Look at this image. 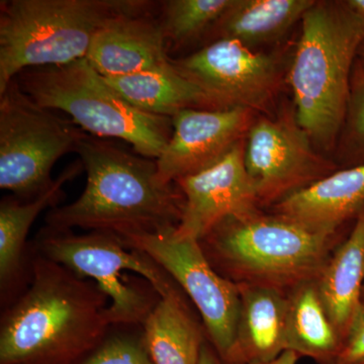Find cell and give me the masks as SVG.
I'll list each match as a JSON object with an SVG mask.
<instances>
[{"instance_id":"obj_4","label":"cell","mask_w":364,"mask_h":364,"mask_svg":"<svg viewBox=\"0 0 364 364\" xmlns=\"http://www.w3.org/2000/svg\"><path fill=\"white\" fill-rule=\"evenodd\" d=\"M154 6L143 0H2L0 92L26 69L86 58L107 21Z\"/></svg>"},{"instance_id":"obj_3","label":"cell","mask_w":364,"mask_h":364,"mask_svg":"<svg viewBox=\"0 0 364 364\" xmlns=\"http://www.w3.org/2000/svg\"><path fill=\"white\" fill-rule=\"evenodd\" d=\"M363 40V26L344 1H317L301 18L287 81L298 123L317 147H332L344 126Z\"/></svg>"},{"instance_id":"obj_15","label":"cell","mask_w":364,"mask_h":364,"mask_svg":"<svg viewBox=\"0 0 364 364\" xmlns=\"http://www.w3.org/2000/svg\"><path fill=\"white\" fill-rule=\"evenodd\" d=\"M364 205V164L314 182L275 203L277 215L304 227L334 234Z\"/></svg>"},{"instance_id":"obj_18","label":"cell","mask_w":364,"mask_h":364,"mask_svg":"<svg viewBox=\"0 0 364 364\" xmlns=\"http://www.w3.org/2000/svg\"><path fill=\"white\" fill-rule=\"evenodd\" d=\"M363 282L364 213L316 279L326 312L343 340L361 305Z\"/></svg>"},{"instance_id":"obj_17","label":"cell","mask_w":364,"mask_h":364,"mask_svg":"<svg viewBox=\"0 0 364 364\" xmlns=\"http://www.w3.org/2000/svg\"><path fill=\"white\" fill-rule=\"evenodd\" d=\"M105 79L127 102L154 116L171 119L183 109H215L208 95L176 68L172 59L150 70Z\"/></svg>"},{"instance_id":"obj_6","label":"cell","mask_w":364,"mask_h":364,"mask_svg":"<svg viewBox=\"0 0 364 364\" xmlns=\"http://www.w3.org/2000/svg\"><path fill=\"white\" fill-rule=\"evenodd\" d=\"M41 256L81 277L95 280L107 298L109 325L144 324L159 298L181 296L168 273L143 251L102 232L75 235L46 228L38 241Z\"/></svg>"},{"instance_id":"obj_21","label":"cell","mask_w":364,"mask_h":364,"mask_svg":"<svg viewBox=\"0 0 364 364\" xmlns=\"http://www.w3.org/2000/svg\"><path fill=\"white\" fill-rule=\"evenodd\" d=\"M144 326V343L154 364H198L202 332L182 296L160 298Z\"/></svg>"},{"instance_id":"obj_23","label":"cell","mask_w":364,"mask_h":364,"mask_svg":"<svg viewBox=\"0 0 364 364\" xmlns=\"http://www.w3.org/2000/svg\"><path fill=\"white\" fill-rule=\"evenodd\" d=\"M234 0H169L161 2L158 21L168 45L182 47L210 33Z\"/></svg>"},{"instance_id":"obj_31","label":"cell","mask_w":364,"mask_h":364,"mask_svg":"<svg viewBox=\"0 0 364 364\" xmlns=\"http://www.w3.org/2000/svg\"><path fill=\"white\" fill-rule=\"evenodd\" d=\"M358 364H364V360L361 361V363H359Z\"/></svg>"},{"instance_id":"obj_19","label":"cell","mask_w":364,"mask_h":364,"mask_svg":"<svg viewBox=\"0 0 364 364\" xmlns=\"http://www.w3.org/2000/svg\"><path fill=\"white\" fill-rule=\"evenodd\" d=\"M316 0H234L210 33L215 40L231 39L253 50L274 42L315 6Z\"/></svg>"},{"instance_id":"obj_16","label":"cell","mask_w":364,"mask_h":364,"mask_svg":"<svg viewBox=\"0 0 364 364\" xmlns=\"http://www.w3.org/2000/svg\"><path fill=\"white\" fill-rule=\"evenodd\" d=\"M241 310L236 343L228 363L269 361L287 350L289 298L277 287L239 284Z\"/></svg>"},{"instance_id":"obj_28","label":"cell","mask_w":364,"mask_h":364,"mask_svg":"<svg viewBox=\"0 0 364 364\" xmlns=\"http://www.w3.org/2000/svg\"><path fill=\"white\" fill-rule=\"evenodd\" d=\"M344 2L364 28V0H347Z\"/></svg>"},{"instance_id":"obj_1","label":"cell","mask_w":364,"mask_h":364,"mask_svg":"<svg viewBox=\"0 0 364 364\" xmlns=\"http://www.w3.org/2000/svg\"><path fill=\"white\" fill-rule=\"evenodd\" d=\"M76 153L87 177L85 191L75 202L53 208L46 219L47 228H80L126 240L178 226L184 196L177 184L176 188L160 181L156 160L87 134Z\"/></svg>"},{"instance_id":"obj_22","label":"cell","mask_w":364,"mask_h":364,"mask_svg":"<svg viewBox=\"0 0 364 364\" xmlns=\"http://www.w3.org/2000/svg\"><path fill=\"white\" fill-rule=\"evenodd\" d=\"M80 160L63 170L52 186L33 200L20 202L2 200L0 205V282L1 289L11 284L20 270L23 247L30 228L38 215L46 208L59 203L64 193V186L81 173Z\"/></svg>"},{"instance_id":"obj_20","label":"cell","mask_w":364,"mask_h":364,"mask_svg":"<svg viewBox=\"0 0 364 364\" xmlns=\"http://www.w3.org/2000/svg\"><path fill=\"white\" fill-rule=\"evenodd\" d=\"M343 341L326 312L316 279L296 286L289 296L287 350L322 364H334Z\"/></svg>"},{"instance_id":"obj_10","label":"cell","mask_w":364,"mask_h":364,"mask_svg":"<svg viewBox=\"0 0 364 364\" xmlns=\"http://www.w3.org/2000/svg\"><path fill=\"white\" fill-rule=\"evenodd\" d=\"M172 63L208 95L215 109L242 107L268 114L284 78L279 56L231 39L213 41Z\"/></svg>"},{"instance_id":"obj_7","label":"cell","mask_w":364,"mask_h":364,"mask_svg":"<svg viewBox=\"0 0 364 364\" xmlns=\"http://www.w3.org/2000/svg\"><path fill=\"white\" fill-rule=\"evenodd\" d=\"M332 235L314 231L282 215L256 212L220 223L200 242L227 272L250 284L280 287L317 279Z\"/></svg>"},{"instance_id":"obj_13","label":"cell","mask_w":364,"mask_h":364,"mask_svg":"<svg viewBox=\"0 0 364 364\" xmlns=\"http://www.w3.org/2000/svg\"><path fill=\"white\" fill-rule=\"evenodd\" d=\"M255 114L242 107L179 112L171 117V138L156 159L160 181L176 183L219 162L246 139Z\"/></svg>"},{"instance_id":"obj_29","label":"cell","mask_w":364,"mask_h":364,"mask_svg":"<svg viewBox=\"0 0 364 364\" xmlns=\"http://www.w3.org/2000/svg\"><path fill=\"white\" fill-rule=\"evenodd\" d=\"M198 364H221L214 352L210 350L207 345L203 344L202 353H200V363Z\"/></svg>"},{"instance_id":"obj_25","label":"cell","mask_w":364,"mask_h":364,"mask_svg":"<svg viewBox=\"0 0 364 364\" xmlns=\"http://www.w3.org/2000/svg\"><path fill=\"white\" fill-rule=\"evenodd\" d=\"M352 74L350 102L345 124L351 150L364 158V72L358 64Z\"/></svg>"},{"instance_id":"obj_5","label":"cell","mask_w":364,"mask_h":364,"mask_svg":"<svg viewBox=\"0 0 364 364\" xmlns=\"http://www.w3.org/2000/svg\"><path fill=\"white\" fill-rule=\"evenodd\" d=\"M33 102L64 112L97 138L130 144L136 154L156 160L172 135L170 117L140 111L127 102L87 59L65 65L26 69L16 77Z\"/></svg>"},{"instance_id":"obj_12","label":"cell","mask_w":364,"mask_h":364,"mask_svg":"<svg viewBox=\"0 0 364 364\" xmlns=\"http://www.w3.org/2000/svg\"><path fill=\"white\" fill-rule=\"evenodd\" d=\"M245 143L244 139L219 162L176 182L184 207L174 236L200 241L220 223L258 212L259 200L245 166Z\"/></svg>"},{"instance_id":"obj_26","label":"cell","mask_w":364,"mask_h":364,"mask_svg":"<svg viewBox=\"0 0 364 364\" xmlns=\"http://www.w3.org/2000/svg\"><path fill=\"white\" fill-rule=\"evenodd\" d=\"M364 360V304L352 320L343 346L334 364H358Z\"/></svg>"},{"instance_id":"obj_2","label":"cell","mask_w":364,"mask_h":364,"mask_svg":"<svg viewBox=\"0 0 364 364\" xmlns=\"http://www.w3.org/2000/svg\"><path fill=\"white\" fill-rule=\"evenodd\" d=\"M107 294L95 282L39 256L32 284L6 314L0 331L1 364H64L104 337Z\"/></svg>"},{"instance_id":"obj_14","label":"cell","mask_w":364,"mask_h":364,"mask_svg":"<svg viewBox=\"0 0 364 364\" xmlns=\"http://www.w3.org/2000/svg\"><path fill=\"white\" fill-rule=\"evenodd\" d=\"M152 11L122 14L98 31L85 59L100 75L123 77L156 68L171 59Z\"/></svg>"},{"instance_id":"obj_9","label":"cell","mask_w":364,"mask_h":364,"mask_svg":"<svg viewBox=\"0 0 364 364\" xmlns=\"http://www.w3.org/2000/svg\"><path fill=\"white\" fill-rule=\"evenodd\" d=\"M122 241L149 255L188 294L202 315L215 349L229 361L240 317L239 284L215 272L200 241L178 238L174 236L173 230Z\"/></svg>"},{"instance_id":"obj_27","label":"cell","mask_w":364,"mask_h":364,"mask_svg":"<svg viewBox=\"0 0 364 364\" xmlns=\"http://www.w3.org/2000/svg\"><path fill=\"white\" fill-rule=\"evenodd\" d=\"M299 356L296 352L286 350L282 352L277 358L269 361H260V363H252L250 364H296Z\"/></svg>"},{"instance_id":"obj_8","label":"cell","mask_w":364,"mask_h":364,"mask_svg":"<svg viewBox=\"0 0 364 364\" xmlns=\"http://www.w3.org/2000/svg\"><path fill=\"white\" fill-rule=\"evenodd\" d=\"M85 132L33 102L14 79L0 92V188L23 198L52 186L60 158L76 152Z\"/></svg>"},{"instance_id":"obj_11","label":"cell","mask_w":364,"mask_h":364,"mask_svg":"<svg viewBox=\"0 0 364 364\" xmlns=\"http://www.w3.org/2000/svg\"><path fill=\"white\" fill-rule=\"evenodd\" d=\"M314 146L294 105L273 119H255L246 136L245 166L259 203H279L331 174L335 165Z\"/></svg>"},{"instance_id":"obj_24","label":"cell","mask_w":364,"mask_h":364,"mask_svg":"<svg viewBox=\"0 0 364 364\" xmlns=\"http://www.w3.org/2000/svg\"><path fill=\"white\" fill-rule=\"evenodd\" d=\"M82 364H154L144 339L116 336L107 340Z\"/></svg>"},{"instance_id":"obj_30","label":"cell","mask_w":364,"mask_h":364,"mask_svg":"<svg viewBox=\"0 0 364 364\" xmlns=\"http://www.w3.org/2000/svg\"><path fill=\"white\" fill-rule=\"evenodd\" d=\"M358 57L359 59L358 65L360 67L361 70L364 72V40L363 44L359 47Z\"/></svg>"}]
</instances>
